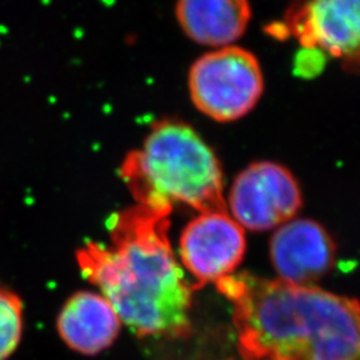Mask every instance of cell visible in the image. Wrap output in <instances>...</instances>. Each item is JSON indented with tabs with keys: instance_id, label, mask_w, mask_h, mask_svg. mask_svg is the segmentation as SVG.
<instances>
[{
	"instance_id": "1",
	"label": "cell",
	"mask_w": 360,
	"mask_h": 360,
	"mask_svg": "<svg viewBox=\"0 0 360 360\" xmlns=\"http://www.w3.org/2000/svg\"><path fill=\"white\" fill-rule=\"evenodd\" d=\"M172 210L129 207L108 219L110 245L89 242L77 251L82 275L96 285L122 323L138 336L191 334L193 287L169 242Z\"/></svg>"
},
{
	"instance_id": "2",
	"label": "cell",
	"mask_w": 360,
	"mask_h": 360,
	"mask_svg": "<svg viewBox=\"0 0 360 360\" xmlns=\"http://www.w3.org/2000/svg\"><path fill=\"white\" fill-rule=\"evenodd\" d=\"M215 285L231 303L242 359L360 360L359 300L250 272Z\"/></svg>"
},
{
	"instance_id": "3",
	"label": "cell",
	"mask_w": 360,
	"mask_h": 360,
	"mask_svg": "<svg viewBox=\"0 0 360 360\" xmlns=\"http://www.w3.org/2000/svg\"><path fill=\"white\" fill-rule=\"evenodd\" d=\"M122 176L136 205L172 210L181 203L200 214L227 211L217 155L179 120L156 123L142 148L127 156Z\"/></svg>"
},
{
	"instance_id": "4",
	"label": "cell",
	"mask_w": 360,
	"mask_h": 360,
	"mask_svg": "<svg viewBox=\"0 0 360 360\" xmlns=\"http://www.w3.org/2000/svg\"><path fill=\"white\" fill-rule=\"evenodd\" d=\"M263 89V74L255 55L235 46L205 53L188 72V91L195 107L221 123L252 111Z\"/></svg>"
},
{
	"instance_id": "5",
	"label": "cell",
	"mask_w": 360,
	"mask_h": 360,
	"mask_svg": "<svg viewBox=\"0 0 360 360\" xmlns=\"http://www.w3.org/2000/svg\"><path fill=\"white\" fill-rule=\"evenodd\" d=\"M233 220L251 231H267L292 220L302 208L299 183L288 168L275 162H255L232 183Z\"/></svg>"
},
{
	"instance_id": "6",
	"label": "cell",
	"mask_w": 360,
	"mask_h": 360,
	"mask_svg": "<svg viewBox=\"0 0 360 360\" xmlns=\"http://www.w3.org/2000/svg\"><path fill=\"white\" fill-rule=\"evenodd\" d=\"M307 50L340 59L360 72V0H295L285 25Z\"/></svg>"
},
{
	"instance_id": "7",
	"label": "cell",
	"mask_w": 360,
	"mask_h": 360,
	"mask_svg": "<svg viewBox=\"0 0 360 360\" xmlns=\"http://www.w3.org/2000/svg\"><path fill=\"white\" fill-rule=\"evenodd\" d=\"M245 229L227 211L203 212L180 235L181 264L195 281L193 291L232 275L245 252Z\"/></svg>"
},
{
	"instance_id": "8",
	"label": "cell",
	"mask_w": 360,
	"mask_h": 360,
	"mask_svg": "<svg viewBox=\"0 0 360 360\" xmlns=\"http://www.w3.org/2000/svg\"><path fill=\"white\" fill-rule=\"evenodd\" d=\"M270 257L279 281L315 285L334 269L336 245L321 223L312 219H292L274 232Z\"/></svg>"
},
{
	"instance_id": "9",
	"label": "cell",
	"mask_w": 360,
	"mask_h": 360,
	"mask_svg": "<svg viewBox=\"0 0 360 360\" xmlns=\"http://www.w3.org/2000/svg\"><path fill=\"white\" fill-rule=\"evenodd\" d=\"M122 321L101 294L80 291L71 296L58 318V331L70 348L96 355L115 342Z\"/></svg>"
},
{
	"instance_id": "10",
	"label": "cell",
	"mask_w": 360,
	"mask_h": 360,
	"mask_svg": "<svg viewBox=\"0 0 360 360\" xmlns=\"http://www.w3.org/2000/svg\"><path fill=\"white\" fill-rule=\"evenodd\" d=\"M176 19L195 43L221 49L243 37L251 6L248 0H178Z\"/></svg>"
},
{
	"instance_id": "11",
	"label": "cell",
	"mask_w": 360,
	"mask_h": 360,
	"mask_svg": "<svg viewBox=\"0 0 360 360\" xmlns=\"http://www.w3.org/2000/svg\"><path fill=\"white\" fill-rule=\"evenodd\" d=\"M23 333V304L19 296L0 288V360H8Z\"/></svg>"
},
{
	"instance_id": "12",
	"label": "cell",
	"mask_w": 360,
	"mask_h": 360,
	"mask_svg": "<svg viewBox=\"0 0 360 360\" xmlns=\"http://www.w3.org/2000/svg\"><path fill=\"white\" fill-rule=\"evenodd\" d=\"M226 360H232V359H226Z\"/></svg>"
}]
</instances>
